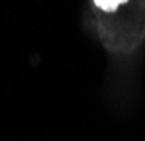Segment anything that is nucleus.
I'll use <instances>...</instances> for the list:
<instances>
[{
    "instance_id": "nucleus-1",
    "label": "nucleus",
    "mask_w": 145,
    "mask_h": 141,
    "mask_svg": "<svg viewBox=\"0 0 145 141\" xmlns=\"http://www.w3.org/2000/svg\"><path fill=\"white\" fill-rule=\"evenodd\" d=\"M96 6H100L102 10H116V6L120 4L118 0H94Z\"/></svg>"
},
{
    "instance_id": "nucleus-2",
    "label": "nucleus",
    "mask_w": 145,
    "mask_h": 141,
    "mask_svg": "<svg viewBox=\"0 0 145 141\" xmlns=\"http://www.w3.org/2000/svg\"><path fill=\"white\" fill-rule=\"evenodd\" d=\"M118 2H120V4H121V2H125V0H118Z\"/></svg>"
}]
</instances>
